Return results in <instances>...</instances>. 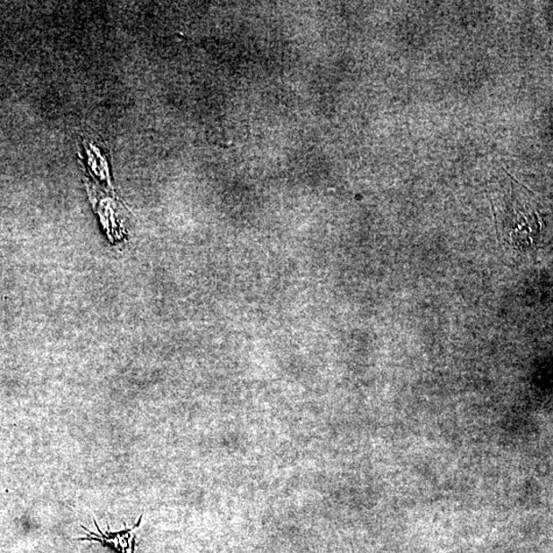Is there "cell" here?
<instances>
[{
	"label": "cell",
	"instance_id": "obj_1",
	"mask_svg": "<svg viewBox=\"0 0 553 553\" xmlns=\"http://www.w3.org/2000/svg\"><path fill=\"white\" fill-rule=\"evenodd\" d=\"M141 519H143V516L140 515L138 523L131 529L125 528L120 532H111L109 529L106 533H103L94 519L98 533H94V532L82 527L88 532V535L78 539V540L100 542L106 548H110L118 553H129L130 550L132 553H134V549H136V535H134L133 531L140 527Z\"/></svg>",
	"mask_w": 553,
	"mask_h": 553
}]
</instances>
